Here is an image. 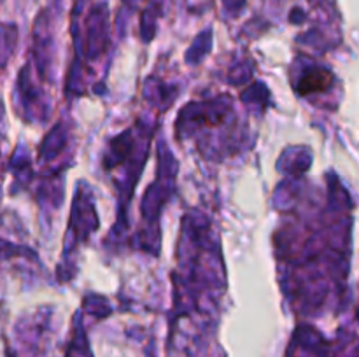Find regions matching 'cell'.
<instances>
[{
    "instance_id": "6da1fadb",
    "label": "cell",
    "mask_w": 359,
    "mask_h": 357,
    "mask_svg": "<svg viewBox=\"0 0 359 357\" xmlns=\"http://www.w3.org/2000/svg\"><path fill=\"white\" fill-rule=\"evenodd\" d=\"M330 80H332V76L326 70H311L302 79L300 91L304 94L312 93V91H323L330 86Z\"/></svg>"
}]
</instances>
